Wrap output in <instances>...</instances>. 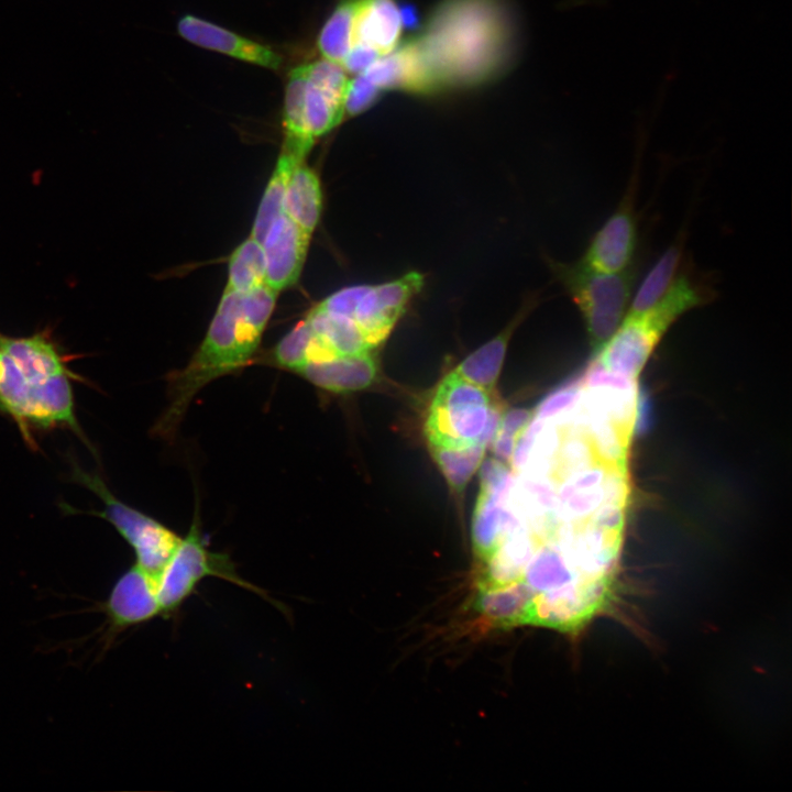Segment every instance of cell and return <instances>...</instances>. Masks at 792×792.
<instances>
[{"label": "cell", "instance_id": "5bb4252c", "mask_svg": "<svg viewBox=\"0 0 792 792\" xmlns=\"http://www.w3.org/2000/svg\"><path fill=\"white\" fill-rule=\"evenodd\" d=\"M507 498L480 492L472 526L473 547L477 561L491 557L508 535L526 525L510 507H506Z\"/></svg>", "mask_w": 792, "mask_h": 792}, {"label": "cell", "instance_id": "8fae6325", "mask_svg": "<svg viewBox=\"0 0 792 792\" xmlns=\"http://www.w3.org/2000/svg\"><path fill=\"white\" fill-rule=\"evenodd\" d=\"M177 30L180 36L195 45L248 63L271 69H278L283 64V57L271 47L194 15L183 16Z\"/></svg>", "mask_w": 792, "mask_h": 792}, {"label": "cell", "instance_id": "ac0fdd59", "mask_svg": "<svg viewBox=\"0 0 792 792\" xmlns=\"http://www.w3.org/2000/svg\"><path fill=\"white\" fill-rule=\"evenodd\" d=\"M509 332L493 338L469 356L454 370L461 377L493 392L506 354Z\"/></svg>", "mask_w": 792, "mask_h": 792}, {"label": "cell", "instance_id": "52a82bcc", "mask_svg": "<svg viewBox=\"0 0 792 792\" xmlns=\"http://www.w3.org/2000/svg\"><path fill=\"white\" fill-rule=\"evenodd\" d=\"M305 66V118L308 131L315 139L332 130L342 120L350 79L341 65L326 58Z\"/></svg>", "mask_w": 792, "mask_h": 792}, {"label": "cell", "instance_id": "f1b7e54d", "mask_svg": "<svg viewBox=\"0 0 792 792\" xmlns=\"http://www.w3.org/2000/svg\"><path fill=\"white\" fill-rule=\"evenodd\" d=\"M517 438L497 431L493 439V450L497 458L505 461H512Z\"/></svg>", "mask_w": 792, "mask_h": 792}, {"label": "cell", "instance_id": "cb8c5ba5", "mask_svg": "<svg viewBox=\"0 0 792 792\" xmlns=\"http://www.w3.org/2000/svg\"><path fill=\"white\" fill-rule=\"evenodd\" d=\"M581 392V380L556 391L539 405L535 416L544 421L561 418L575 407Z\"/></svg>", "mask_w": 792, "mask_h": 792}, {"label": "cell", "instance_id": "d6986e66", "mask_svg": "<svg viewBox=\"0 0 792 792\" xmlns=\"http://www.w3.org/2000/svg\"><path fill=\"white\" fill-rule=\"evenodd\" d=\"M298 160L282 152L262 197L251 237L262 243L272 222L284 212V199L289 177Z\"/></svg>", "mask_w": 792, "mask_h": 792}, {"label": "cell", "instance_id": "ffe728a7", "mask_svg": "<svg viewBox=\"0 0 792 792\" xmlns=\"http://www.w3.org/2000/svg\"><path fill=\"white\" fill-rule=\"evenodd\" d=\"M265 270L262 243L250 235L230 255L226 290L243 294L265 284Z\"/></svg>", "mask_w": 792, "mask_h": 792}, {"label": "cell", "instance_id": "d4e9b609", "mask_svg": "<svg viewBox=\"0 0 792 792\" xmlns=\"http://www.w3.org/2000/svg\"><path fill=\"white\" fill-rule=\"evenodd\" d=\"M378 90L380 88L367 77L363 74H358L354 79H350L345 96L344 112L354 116L364 111L376 99Z\"/></svg>", "mask_w": 792, "mask_h": 792}, {"label": "cell", "instance_id": "44dd1931", "mask_svg": "<svg viewBox=\"0 0 792 792\" xmlns=\"http://www.w3.org/2000/svg\"><path fill=\"white\" fill-rule=\"evenodd\" d=\"M358 0L342 1L327 20L318 37L323 58L342 64L353 45Z\"/></svg>", "mask_w": 792, "mask_h": 792}, {"label": "cell", "instance_id": "ba28073f", "mask_svg": "<svg viewBox=\"0 0 792 792\" xmlns=\"http://www.w3.org/2000/svg\"><path fill=\"white\" fill-rule=\"evenodd\" d=\"M666 331L647 314L626 315L616 332L596 351L595 359L605 369L637 380Z\"/></svg>", "mask_w": 792, "mask_h": 792}, {"label": "cell", "instance_id": "30bf717a", "mask_svg": "<svg viewBox=\"0 0 792 792\" xmlns=\"http://www.w3.org/2000/svg\"><path fill=\"white\" fill-rule=\"evenodd\" d=\"M310 235L284 212L270 226L262 246L265 284L277 293L296 283L304 265Z\"/></svg>", "mask_w": 792, "mask_h": 792}, {"label": "cell", "instance_id": "484cf974", "mask_svg": "<svg viewBox=\"0 0 792 792\" xmlns=\"http://www.w3.org/2000/svg\"><path fill=\"white\" fill-rule=\"evenodd\" d=\"M588 520L612 532L623 534L625 524V507L610 503H603L588 518Z\"/></svg>", "mask_w": 792, "mask_h": 792}, {"label": "cell", "instance_id": "7a4b0ae2", "mask_svg": "<svg viewBox=\"0 0 792 792\" xmlns=\"http://www.w3.org/2000/svg\"><path fill=\"white\" fill-rule=\"evenodd\" d=\"M219 578L250 591L288 615L283 603L272 598L265 590L243 579L228 553L211 551L200 528L198 506L189 529L180 538L174 552L154 576L161 617H175L184 603L206 578Z\"/></svg>", "mask_w": 792, "mask_h": 792}, {"label": "cell", "instance_id": "5b68a950", "mask_svg": "<svg viewBox=\"0 0 792 792\" xmlns=\"http://www.w3.org/2000/svg\"><path fill=\"white\" fill-rule=\"evenodd\" d=\"M497 405L492 396L433 398L425 424L429 446L464 449L479 443Z\"/></svg>", "mask_w": 792, "mask_h": 792}, {"label": "cell", "instance_id": "9c48e42d", "mask_svg": "<svg viewBox=\"0 0 792 792\" xmlns=\"http://www.w3.org/2000/svg\"><path fill=\"white\" fill-rule=\"evenodd\" d=\"M637 243L632 200L626 197L592 237L580 261L601 272H624L632 267Z\"/></svg>", "mask_w": 792, "mask_h": 792}, {"label": "cell", "instance_id": "2e32d148", "mask_svg": "<svg viewBox=\"0 0 792 792\" xmlns=\"http://www.w3.org/2000/svg\"><path fill=\"white\" fill-rule=\"evenodd\" d=\"M284 213L311 235L322 210V191L317 174L304 162L295 166L289 177Z\"/></svg>", "mask_w": 792, "mask_h": 792}, {"label": "cell", "instance_id": "3957f363", "mask_svg": "<svg viewBox=\"0 0 792 792\" xmlns=\"http://www.w3.org/2000/svg\"><path fill=\"white\" fill-rule=\"evenodd\" d=\"M557 273L582 315L593 349L600 350L627 315L636 275L634 266L606 273L580 261L558 265Z\"/></svg>", "mask_w": 792, "mask_h": 792}, {"label": "cell", "instance_id": "6da1fadb", "mask_svg": "<svg viewBox=\"0 0 792 792\" xmlns=\"http://www.w3.org/2000/svg\"><path fill=\"white\" fill-rule=\"evenodd\" d=\"M48 329L28 337L0 331V414L18 427L26 446L37 449L34 431L67 428L84 439L75 415L73 382H84L69 367Z\"/></svg>", "mask_w": 792, "mask_h": 792}, {"label": "cell", "instance_id": "7c38bea8", "mask_svg": "<svg viewBox=\"0 0 792 792\" xmlns=\"http://www.w3.org/2000/svg\"><path fill=\"white\" fill-rule=\"evenodd\" d=\"M295 373L320 389L345 394L372 385L377 375V365L371 351H369L309 362Z\"/></svg>", "mask_w": 792, "mask_h": 792}, {"label": "cell", "instance_id": "8992f818", "mask_svg": "<svg viewBox=\"0 0 792 792\" xmlns=\"http://www.w3.org/2000/svg\"><path fill=\"white\" fill-rule=\"evenodd\" d=\"M102 610L107 624L105 645L133 626L161 617L154 575L135 563L131 565L113 584Z\"/></svg>", "mask_w": 792, "mask_h": 792}, {"label": "cell", "instance_id": "e0dca14e", "mask_svg": "<svg viewBox=\"0 0 792 792\" xmlns=\"http://www.w3.org/2000/svg\"><path fill=\"white\" fill-rule=\"evenodd\" d=\"M683 260L681 243L669 246L644 277L630 300L627 315L639 316L648 311L670 288L679 275Z\"/></svg>", "mask_w": 792, "mask_h": 792}, {"label": "cell", "instance_id": "9a60e30c", "mask_svg": "<svg viewBox=\"0 0 792 792\" xmlns=\"http://www.w3.org/2000/svg\"><path fill=\"white\" fill-rule=\"evenodd\" d=\"M306 78L305 64L295 67L289 73L283 111L284 143L282 152L299 162H304L315 140L308 131L305 118Z\"/></svg>", "mask_w": 792, "mask_h": 792}, {"label": "cell", "instance_id": "7402d4cb", "mask_svg": "<svg viewBox=\"0 0 792 792\" xmlns=\"http://www.w3.org/2000/svg\"><path fill=\"white\" fill-rule=\"evenodd\" d=\"M430 449L450 486L461 492L482 462L486 447L476 443L464 449L432 446Z\"/></svg>", "mask_w": 792, "mask_h": 792}, {"label": "cell", "instance_id": "83f0119b", "mask_svg": "<svg viewBox=\"0 0 792 792\" xmlns=\"http://www.w3.org/2000/svg\"><path fill=\"white\" fill-rule=\"evenodd\" d=\"M635 425L639 432L646 431L651 425V403L646 393L637 397Z\"/></svg>", "mask_w": 792, "mask_h": 792}, {"label": "cell", "instance_id": "603a6c76", "mask_svg": "<svg viewBox=\"0 0 792 792\" xmlns=\"http://www.w3.org/2000/svg\"><path fill=\"white\" fill-rule=\"evenodd\" d=\"M310 340L311 328L305 318L274 346L268 361L272 365L295 373L307 361Z\"/></svg>", "mask_w": 792, "mask_h": 792}, {"label": "cell", "instance_id": "277c9868", "mask_svg": "<svg viewBox=\"0 0 792 792\" xmlns=\"http://www.w3.org/2000/svg\"><path fill=\"white\" fill-rule=\"evenodd\" d=\"M72 479L102 501V510L86 513L110 522L132 548L135 564L155 576L182 537L155 518L119 499L98 473L87 472L74 463Z\"/></svg>", "mask_w": 792, "mask_h": 792}, {"label": "cell", "instance_id": "4316f807", "mask_svg": "<svg viewBox=\"0 0 792 792\" xmlns=\"http://www.w3.org/2000/svg\"><path fill=\"white\" fill-rule=\"evenodd\" d=\"M534 416L535 415L527 409H513L502 415L497 431L518 438Z\"/></svg>", "mask_w": 792, "mask_h": 792}, {"label": "cell", "instance_id": "4fadbf2b", "mask_svg": "<svg viewBox=\"0 0 792 792\" xmlns=\"http://www.w3.org/2000/svg\"><path fill=\"white\" fill-rule=\"evenodd\" d=\"M402 23V13L393 0H358L352 47L365 46L385 56L394 51Z\"/></svg>", "mask_w": 792, "mask_h": 792}]
</instances>
